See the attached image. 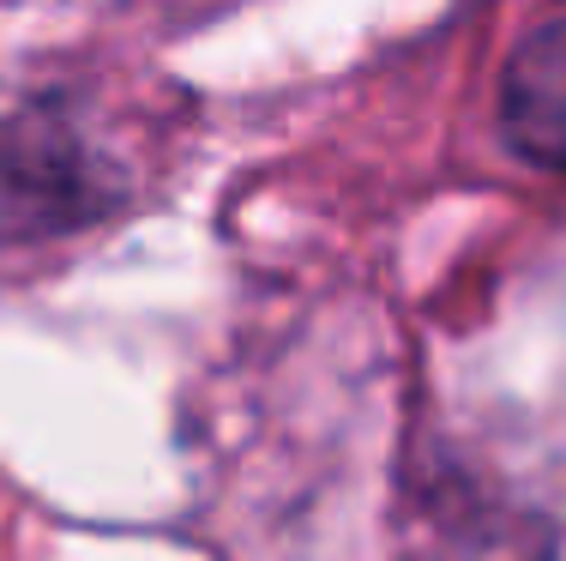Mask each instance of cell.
Masks as SVG:
<instances>
[{"label":"cell","mask_w":566,"mask_h":561,"mask_svg":"<svg viewBox=\"0 0 566 561\" xmlns=\"http://www.w3.org/2000/svg\"><path fill=\"white\" fill-rule=\"evenodd\" d=\"M501 127L531 164L566 169V12L518 43L501 85Z\"/></svg>","instance_id":"obj_1"}]
</instances>
